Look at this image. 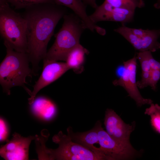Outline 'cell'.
Listing matches in <instances>:
<instances>
[{
	"mask_svg": "<svg viewBox=\"0 0 160 160\" xmlns=\"http://www.w3.org/2000/svg\"><path fill=\"white\" fill-rule=\"evenodd\" d=\"M160 79V70H151L149 86L152 89L156 90L157 83Z\"/></svg>",
	"mask_w": 160,
	"mask_h": 160,
	"instance_id": "cell-23",
	"label": "cell"
},
{
	"mask_svg": "<svg viewBox=\"0 0 160 160\" xmlns=\"http://www.w3.org/2000/svg\"><path fill=\"white\" fill-rule=\"evenodd\" d=\"M8 127L6 121L2 118L0 119V140L7 141L9 135Z\"/></svg>",
	"mask_w": 160,
	"mask_h": 160,
	"instance_id": "cell-21",
	"label": "cell"
},
{
	"mask_svg": "<svg viewBox=\"0 0 160 160\" xmlns=\"http://www.w3.org/2000/svg\"><path fill=\"white\" fill-rule=\"evenodd\" d=\"M42 73L33 87L30 97L28 98L29 104L33 102L38 92L43 88L54 82L69 70L65 62L50 60H43Z\"/></svg>",
	"mask_w": 160,
	"mask_h": 160,
	"instance_id": "cell-8",
	"label": "cell"
},
{
	"mask_svg": "<svg viewBox=\"0 0 160 160\" xmlns=\"http://www.w3.org/2000/svg\"><path fill=\"white\" fill-rule=\"evenodd\" d=\"M5 47L6 55L0 65V83L3 91L10 95L12 87L20 86L30 96L32 91L26 86V77L32 74L28 54Z\"/></svg>",
	"mask_w": 160,
	"mask_h": 160,
	"instance_id": "cell-2",
	"label": "cell"
},
{
	"mask_svg": "<svg viewBox=\"0 0 160 160\" xmlns=\"http://www.w3.org/2000/svg\"><path fill=\"white\" fill-rule=\"evenodd\" d=\"M35 136L24 137L15 132L10 140L1 146L0 149L1 156L6 160H27L29 159V150L32 140Z\"/></svg>",
	"mask_w": 160,
	"mask_h": 160,
	"instance_id": "cell-9",
	"label": "cell"
},
{
	"mask_svg": "<svg viewBox=\"0 0 160 160\" xmlns=\"http://www.w3.org/2000/svg\"><path fill=\"white\" fill-rule=\"evenodd\" d=\"M137 58L135 54L132 58L123 62L124 70L121 75L113 82L115 86L123 87L129 95L135 102L137 106L140 107L145 104L150 105L153 101L143 98L138 90L136 82Z\"/></svg>",
	"mask_w": 160,
	"mask_h": 160,
	"instance_id": "cell-7",
	"label": "cell"
},
{
	"mask_svg": "<svg viewBox=\"0 0 160 160\" xmlns=\"http://www.w3.org/2000/svg\"><path fill=\"white\" fill-rule=\"evenodd\" d=\"M149 61L151 70H160V61L156 60L153 58L151 53L149 55Z\"/></svg>",
	"mask_w": 160,
	"mask_h": 160,
	"instance_id": "cell-25",
	"label": "cell"
},
{
	"mask_svg": "<svg viewBox=\"0 0 160 160\" xmlns=\"http://www.w3.org/2000/svg\"><path fill=\"white\" fill-rule=\"evenodd\" d=\"M132 32L136 36L139 38L144 37L150 34L153 30H144L142 29H136L130 28Z\"/></svg>",
	"mask_w": 160,
	"mask_h": 160,
	"instance_id": "cell-24",
	"label": "cell"
},
{
	"mask_svg": "<svg viewBox=\"0 0 160 160\" xmlns=\"http://www.w3.org/2000/svg\"><path fill=\"white\" fill-rule=\"evenodd\" d=\"M67 135L72 140L91 150L95 153L96 146L94 145L99 143L98 135V125L96 123L94 127L88 131L74 132L71 127L67 129Z\"/></svg>",
	"mask_w": 160,
	"mask_h": 160,
	"instance_id": "cell-14",
	"label": "cell"
},
{
	"mask_svg": "<svg viewBox=\"0 0 160 160\" xmlns=\"http://www.w3.org/2000/svg\"><path fill=\"white\" fill-rule=\"evenodd\" d=\"M153 6L155 8L160 9V0H157V2L154 4Z\"/></svg>",
	"mask_w": 160,
	"mask_h": 160,
	"instance_id": "cell-27",
	"label": "cell"
},
{
	"mask_svg": "<svg viewBox=\"0 0 160 160\" xmlns=\"http://www.w3.org/2000/svg\"><path fill=\"white\" fill-rule=\"evenodd\" d=\"M63 18L62 27L55 34L54 42L44 59L65 61L70 52L80 44L81 36L87 29L84 22L74 13H67Z\"/></svg>",
	"mask_w": 160,
	"mask_h": 160,
	"instance_id": "cell-3",
	"label": "cell"
},
{
	"mask_svg": "<svg viewBox=\"0 0 160 160\" xmlns=\"http://www.w3.org/2000/svg\"><path fill=\"white\" fill-rule=\"evenodd\" d=\"M83 1L86 5H89L95 9L98 6L96 3V0H83Z\"/></svg>",
	"mask_w": 160,
	"mask_h": 160,
	"instance_id": "cell-26",
	"label": "cell"
},
{
	"mask_svg": "<svg viewBox=\"0 0 160 160\" xmlns=\"http://www.w3.org/2000/svg\"><path fill=\"white\" fill-rule=\"evenodd\" d=\"M55 4L68 7L78 16L84 22L87 28L92 32H97L100 27L93 23L86 11V5L83 0H53Z\"/></svg>",
	"mask_w": 160,
	"mask_h": 160,
	"instance_id": "cell-13",
	"label": "cell"
},
{
	"mask_svg": "<svg viewBox=\"0 0 160 160\" xmlns=\"http://www.w3.org/2000/svg\"><path fill=\"white\" fill-rule=\"evenodd\" d=\"M88 52L80 44L73 48L68 54L65 61L69 69H73L77 73L82 72L85 55Z\"/></svg>",
	"mask_w": 160,
	"mask_h": 160,
	"instance_id": "cell-16",
	"label": "cell"
},
{
	"mask_svg": "<svg viewBox=\"0 0 160 160\" xmlns=\"http://www.w3.org/2000/svg\"><path fill=\"white\" fill-rule=\"evenodd\" d=\"M104 121L106 131L111 137L119 141H129L130 135L135 129V121L127 124L113 110L109 108L105 111Z\"/></svg>",
	"mask_w": 160,
	"mask_h": 160,
	"instance_id": "cell-11",
	"label": "cell"
},
{
	"mask_svg": "<svg viewBox=\"0 0 160 160\" xmlns=\"http://www.w3.org/2000/svg\"><path fill=\"white\" fill-rule=\"evenodd\" d=\"M151 71L142 72L141 79L140 81L137 82L138 87L142 89L149 86L150 80Z\"/></svg>",
	"mask_w": 160,
	"mask_h": 160,
	"instance_id": "cell-22",
	"label": "cell"
},
{
	"mask_svg": "<svg viewBox=\"0 0 160 160\" xmlns=\"http://www.w3.org/2000/svg\"><path fill=\"white\" fill-rule=\"evenodd\" d=\"M0 33L5 46L28 53L26 21L6 0H0Z\"/></svg>",
	"mask_w": 160,
	"mask_h": 160,
	"instance_id": "cell-4",
	"label": "cell"
},
{
	"mask_svg": "<svg viewBox=\"0 0 160 160\" xmlns=\"http://www.w3.org/2000/svg\"><path fill=\"white\" fill-rule=\"evenodd\" d=\"M30 105L31 110L34 114L43 120H51L57 111V107L54 103L43 96L35 97Z\"/></svg>",
	"mask_w": 160,
	"mask_h": 160,
	"instance_id": "cell-15",
	"label": "cell"
},
{
	"mask_svg": "<svg viewBox=\"0 0 160 160\" xmlns=\"http://www.w3.org/2000/svg\"><path fill=\"white\" fill-rule=\"evenodd\" d=\"M52 140L58 145V147L50 149L45 144L41 145L37 151L39 160H102L94 152L74 142L68 135L61 131L53 136Z\"/></svg>",
	"mask_w": 160,
	"mask_h": 160,
	"instance_id": "cell-5",
	"label": "cell"
},
{
	"mask_svg": "<svg viewBox=\"0 0 160 160\" xmlns=\"http://www.w3.org/2000/svg\"><path fill=\"white\" fill-rule=\"evenodd\" d=\"M114 7L128 9L135 12L137 8H141L145 6L144 0H105Z\"/></svg>",
	"mask_w": 160,
	"mask_h": 160,
	"instance_id": "cell-17",
	"label": "cell"
},
{
	"mask_svg": "<svg viewBox=\"0 0 160 160\" xmlns=\"http://www.w3.org/2000/svg\"><path fill=\"white\" fill-rule=\"evenodd\" d=\"M152 52L149 51L139 52L137 53L136 57L140 62L142 72H147L151 70L150 65L149 57Z\"/></svg>",
	"mask_w": 160,
	"mask_h": 160,
	"instance_id": "cell-20",
	"label": "cell"
},
{
	"mask_svg": "<svg viewBox=\"0 0 160 160\" xmlns=\"http://www.w3.org/2000/svg\"><path fill=\"white\" fill-rule=\"evenodd\" d=\"M66 7L50 3L29 6L22 15L26 24L28 52L32 74L37 75L39 64L45 57L47 45L60 20L67 14Z\"/></svg>",
	"mask_w": 160,
	"mask_h": 160,
	"instance_id": "cell-1",
	"label": "cell"
},
{
	"mask_svg": "<svg viewBox=\"0 0 160 160\" xmlns=\"http://www.w3.org/2000/svg\"><path fill=\"white\" fill-rule=\"evenodd\" d=\"M114 31L121 35L135 50L139 52L149 51L154 52L160 49V43L158 41L160 36V29L153 30L150 34L141 38L135 36L131 31L130 28L125 25H122Z\"/></svg>",
	"mask_w": 160,
	"mask_h": 160,
	"instance_id": "cell-12",
	"label": "cell"
},
{
	"mask_svg": "<svg viewBox=\"0 0 160 160\" xmlns=\"http://www.w3.org/2000/svg\"><path fill=\"white\" fill-rule=\"evenodd\" d=\"M15 9H24L33 5L43 3L55 4L53 0H6Z\"/></svg>",
	"mask_w": 160,
	"mask_h": 160,
	"instance_id": "cell-19",
	"label": "cell"
},
{
	"mask_svg": "<svg viewBox=\"0 0 160 160\" xmlns=\"http://www.w3.org/2000/svg\"><path fill=\"white\" fill-rule=\"evenodd\" d=\"M97 122L100 145L97 149L106 160L130 159L139 155V151L134 148L129 141H119L113 139L103 129L100 121Z\"/></svg>",
	"mask_w": 160,
	"mask_h": 160,
	"instance_id": "cell-6",
	"label": "cell"
},
{
	"mask_svg": "<svg viewBox=\"0 0 160 160\" xmlns=\"http://www.w3.org/2000/svg\"><path fill=\"white\" fill-rule=\"evenodd\" d=\"M150 105L149 108L146 109L144 113L150 116L152 127L156 132L160 134V106L153 103Z\"/></svg>",
	"mask_w": 160,
	"mask_h": 160,
	"instance_id": "cell-18",
	"label": "cell"
},
{
	"mask_svg": "<svg viewBox=\"0 0 160 160\" xmlns=\"http://www.w3.org/2000/svg\"><path fill=\"white\" fill-rule=\"evenodd\" d=\"M95 9L89 17L95 24L101 21H111L119 22L122 25H124L132 21L135 12L128 9L114 7L105 1Z\"/></svg>",
	"mask_w": 160,
	"mask_h": 160,
	"instance_id": "cell-10",
	"label": "cell"
}]
</instances>
